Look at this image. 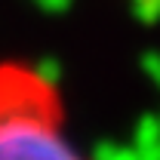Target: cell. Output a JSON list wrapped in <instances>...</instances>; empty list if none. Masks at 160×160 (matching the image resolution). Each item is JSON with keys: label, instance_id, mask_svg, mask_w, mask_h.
<instances>
[{"label": "cell", "instance_id": "cell-1", "mask_svg": "<svg viewBox=\"0 0 160 160\" xmlns=\"http://www.w3.org/2000/svg\"><path fill=\"white\" fill-rule=\"evenodd\" d=\"M0 160H86L52 89L22 68H0Z\"/></svg>", "mask_w": 160, "mask_h": 160}]
</instances>
